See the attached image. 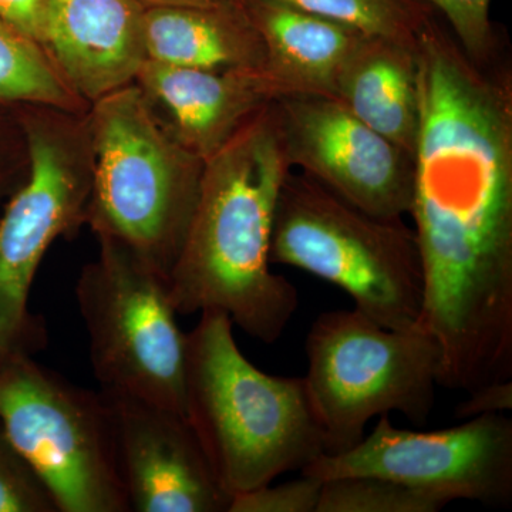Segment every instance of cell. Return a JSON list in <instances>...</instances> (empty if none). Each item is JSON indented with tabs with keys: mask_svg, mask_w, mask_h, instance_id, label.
I'll list each match as a JSON object with an SVG mask.
<instances>
[{
	"mask_svg": "<svg viewBox=\"0 0 512 512\" xmlns=\"http://www.w3.org/2000/svg\"><path fill=\"white\" fill-rule=\"evenodd\" d=\"M0 20L45 47L46 18L43 0H0Z\"/></svg>",
	"mask_w": 512,
	"mask_h": 512,
	"instance_id": "obj_26",
	"label": "cell"
},
{
	"mask_svg": "<svg viewBox=\"0 0 512 512\" xmlns=\"http://www.w3.org/2000/svg\"><path fill=\"white\" fill-rule=\"evenodd\" d=\"M28 171L29 144L18 107L0 106V212Z\"/></svg>",
	"mask_w": 512,
	"mask_h": 512,
	"instance_id": "obj_24",
	"label": "cell"
},
{
	"mask_svg": "<svg viewBox=\"0 0 512 512\" xmlns=\"http://www.w3.org/2000/svg\"><path fill=\"white\" fill-rule=\"evenodd\" d=\"M45 47L87 104L134 83L147 56L133 0H43Z\"/></svg>",
	"mask_w": 512,
	"mask_h": 512,
	"instance_id": "obj_14",
	"label": "cell"
},
{
	"mask_svg": "<svg viewBox=\"0 0 512 512\" xmlns=\"http://www.w3.org/2000/svg\"><path fill=\"white\" fill-rule=\"evenodd\" d=\"M320 481L376 476L490 507L512 504V420L471 417L436 431L397 429L389 414L352 450L322 454L302 471Z\"/></svg>",
	"mask_w": 512,
	"mask_h": 512,
	"instance_id": "obj_10",
	"label": "cell"
},
{
	"mask_svg": "<svg viewBox=\"0 0 512 512\" xmlns=\"http://www.w3.org/2000/svg\"><path fill=\"white\" fill-rule=\"evenodd\" d=\"M446 19L463 52L477 66L504 59V49L490 18L491 0H421Z\"/></svg>",
	"mask_w": 512,
	"mask_h": 512,
	"instance_id": "obj_21",
	"label": "cell"
},
{
	"mask_svg": "<svg viewBox=\"0 0 512 512\" xmlns=\"http://www.w3.org/2000/svg\"><path fill=\"white\" fill-rule=\"evenodd\" d=\"M232 2L237 3V5H244L245 0H232Z\"/></svg>",
	"mask_w": 512,
	"mask_h": 512,
	"instance_id": "obj_28",
	"label": "cell"
},
{
	"mask_svg": "<svg viewBox=\"0 0 512 512\" xmlns=\"http://www.w3.org/2000/svg\"><path fill=\"white\" fill-rule=\"evenodd\" d=\"M18 111L29 171L0 212V357L45 348V323L30 312V289L53 242L86 224L93 187L89 111Z\"/></svg>",
	"mask_w": 512,
	"mask_h": 512,
	"instance_id": "obj_6",
	"label": "cell"
},
{
	"mask_svg": "<svg viewBox=\"0 0 512 512\" xmlns=\"http://www.w3.org/2000/svg\"><path fill=\"white\" fill-rule=\"evenodd\" d=\"M275 104L292 168L376 217L409 214L414 158L403 148L333 97L289 96Z\"/></svg>",
	"mask_w": 512,
	"mask_h": 512,
	"instance_id": "obj_11",
	"label": "cell"
},
{
	"mask_svg": "<svg viewBox=\"0 0 512 512\" xmlns=\"http://www.w3.org/2000/svg\"><path fill=\"white\" fill-rule=\"evenodd\" d=\"M100 393L130 511L228 512L231 497L218 484L185 414Z\"/></svg>",
	"mask_w": 512,
	"mask_h": 512,
	"instance_id": "obj_12",
	"label": "cell"
},
{
	"mask_svg": "<svg viewBox=\"0 0 512 512\" xmlns=\"http://www.w3.org/2000/svg\"><path fill=\"white\" fill-rule=\"evenodd\" d=\"M0 106H47L86 113L90 104L67 80L45 47L0 20Z\"/></svg>",
	"mask_w": 512,
	"mask_h": 512,
	"instance_id": "obj_18",
	"label": "cell"
},
{
	"mask_svg": "<svg viewBox=\"0 0 512 512\" xmlns=\"http://www.w3.org/2000/svg\"><path fill=\"white\" fill-rule=\"evenodd\" d=\"M512 409V380L478 386L467 393L456 407L457 419H471L483 414L505 413Z\"/></svg>",
	"mask_w": 512,
	"mask_h": 512,
	"instance_id": "obj_25",
	"label": "cell"
},
{
	"mask_svg": "<svg viewBox=\"0 0 512 512\" xmlns=\"http://www.w3.org/2000/svg\"><path fill=\"white\" fill-rule=\"evenodd\" d=\"M414 221L439 386L512 380V73L477 66L433 13L417 33Z\"/></svg>",
	"mask_w": 512,
	"mask_h": 512,
	"instance_id": "obj_1",
	"label": "cell"
},
{
	"mask_svg": "<svg viewBox=\"0 0 512 512\" xmlns=\"http://www.w3.org/2000/svg\"><path fill=\"white\" fill-rule=\"evenodd\" d=\"M147 60L204 70L264 69L261 37L234 2L214 8L170 6L143 10Z\"/></svg>",
	"mask_w": 512,
	"mask_h": 512,
	"instance_id": "obj_17",
	"label": "cell"
},
{
	"mask_svg": "<svg viewBox=\"0 0 512 512\" xmlns=\"http://www.w3.org/2000/svg\"><path fill=\"white\" fill-rule=\"evenodd\" d=\"M0 427L59 512H128L103 394L39 365L0 357Z\"/></svg>",
	"mask_w": 512,
	"mask_h": 512,
	"instance_id": "obj_9",
	"label": "cell"
},
{
	"mask_svg": "<svg viewBox=\"0 0 512 512\" xmlns=\"http://www.w3.org/2000/svg\"><path fill=\"white\" fill-rule=\"evenodd\" d=\"M292 167L274 103L204 161L200 194L173 268L178 315L225 313L272 345L298 311L299 293L269 261L276 202Z\"/></svg>",
	"mask_w": 512,
	"mask_h": 512,
	"instance_id": "obj_2",
	"label": "cell"
},
{
	"mask_svg": "<svg viewBox=\"0 0 512 512\" xmlns=\"http://www.w3.org/2000/svg\"><path fill=\"white\" fill-rule=\"evenodd\" d=\"M0 512H59L42 478L0 427Z\"/></svg>",
	"mask_w": 512,
	"mask_h": 512,
	"instance_id": "obj_22",
	"label": "cell"
},
{
	"mask_svg": "<svg viewBox=\"0 0 512 512\" xmlns=\"http://www.w3.org/2000/svg\"><path fill=\"white\" fill-rule=\"evenodd\" d=\"M134 83L158 119L204 161L278 100L264 69H188L146 60Z\"/></svg>",
	"mask_w": 512,
	"mask_h": 512,
	"instance_id": "obj_13",
	"label": "cell"
},
{
	"mask_svg": "<svg viewBox=\"0 0 512 512\" xmlns=\"http://www.w3.org/2000/svg\"><path fill=\"white\" fill-rule=\"evenodd\" d=\"M349 26L365 36L416 46L417 33L434 10L421 0H276Z\"/></svg>",
	"mask_w": 512,
	"mask_h": 512,
	"instance_id": "obj_19",
	"label": "cell"
},
{
	"mask_svg": "<svg viewBox=\"0 0 512 512\" xmlns=\"http://www.w3.org/2000/svg\"><path fill=\"white\" fill-rule=\"evenodd\" d=\"M271 264L292 266L348 293L384 328L417 326L423 269L403 217L360 210L302 173H289L276 202Z\"/></svg>",
	"mask_w": 512,
	"mask_h": 512,
	"instance_id": "obj_5",
	"label": "cell"
},
{
	"mask_svg": "<svg viewBox=\"0 0 512 512\" xmlns=\"http://www.w3.org/2000/svg\"><path fill=\"white\" fill-rule=\"evenodd\" d=\"M97 241L99 256L80 272L76 299L101 392L185 414L187 333L168 276L116 239Z\"/></svg>",
	"mask_w": 512,
	"mask_h": 512,
	"instance_id": "obj_8",
	"label": "cell"
},
{
	"mask_svg": "<svg viewBox=\"0 0 512 512\" xmlns=\"http://www.w3.org/2000/svg\"><path fill=\"white\" fill-rule=\"evenodd\" d=\"M185 416L229 495L247 493L325 454L303 377L272 376L244 356L234 323L200 313L187 333Z\"/></svg>",
	"mask_w": 512,
	"mask_h": 512,
	"instance_id": "obj_3",
	"label": "cell"
},
{
	"mask_svg": "<svg viewBox=\"0 0 512 512\" xmlns=\"http://www.w3.org/2000/svg\"><path fill=\"white\" fill-rule=\"evenodd\" d=\"M242 8L261 37L278 99L333 97L340 66L365 35L276 0H245Z\"/></svg>",
	"mask_w": 512,
	"mask_h": 512,
	"instance_id": "obj_15",
	"label": "cell"
},
{
	"mask_svg": "<svg viewBox=\"0 0 512 512\" xmlns=\"http://www.w3.org/2000/svg\"><path fill=\"white\" fill-rule=\"evenodd\" d=\"M323 481L305 476L284 484L261 485L234 495L228 512H316Z\"/></svg>",
	"mask_w": 512,
	"mask_h": 512,
	"instance_id": "obj_23",
	"label": "cell"
},
{
	"mask_svg": "<svg viewBox=\"0 0 512 512\" xmlns=\"http://www.w3.org/2000/svg\"><path fill=\"white\" fill-rule=\"evenodd\" d=\"M303 377L325 454L352 450L367 423L397 412L427 423L436 402L441 352L419 325L390 329L353 311L323 312L306 338Z\"/></svg>",
	"mask_w": 512,
	"mask_h": 512,
	"instance_id": "obj_7",
	"label": "cell"
},
{
	"mask_svg": "<svg viewBox=\"0 0 512 512\" xmlns=\"http://www.w3.org/2000/svg\"><path fill=\"white\" fill-rule=\"evenodd\" d=\"M140 8H170V6H194V8H214L232 0H133Z\"/></svg>",
	"mask_w": 512,
	"mask_h": 512,
	"instance_id": "obj_27",
	"label": "cell"
},
{
	"mask_svg": "<svg viewBox=\"0 0 512 512\" xmlns=\"http://www.w3.org/2000/svg\"><path fill=\"white\" fill-rule=\"evenodd\" d=\"M414 47L362 36L340 66L333 90V99L413 158L419 131Z\"/></svg>",
	"mask_w": 512,
	"mask_h": 512,
	"instance_id": "obj_16",
	"label": "cell"
},
{
	"mask_svg": "<svg viewBox=\"0 0 512 512\" xmlns=\"http://www.w3.org/2000/svg\"><path fill=\"white\" fill-rule=\"evenodd\" d=\"M93 187L86 224L163 274L183 247L204 160L158 119L136 83L90 104Z\"/></svg>",
	"mask_w": 512,
	"mask_h": 512,
	"instance_id": "obj_4",
	"label": "cell"
},
{
	"mask_svg": "<svg viewBox=\"0 0 512 512\" xmlns=\"http://www.w3.org/2000/svg\"><path fill=\"white\" fill-rule=\"evenodd\" d=\"M451 501L376 476H352L323 481L316 512H439Z\"/></svg>",
	"mask_w": 512,
	"mask_h": 512,
	"instance_id": "obj_20",
	"label": "cell"
}]
</instances>
